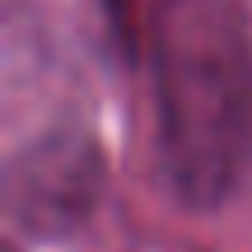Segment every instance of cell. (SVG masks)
Returning a JSON list of instances; mask_svg holds the SVG:
<instances>
[{
	"mask_svg": "<svg viewBox=\"0 0 252 252\" xmlns=\"http://www.w3.org/2000/svg\"><path fill=\"white\" fill-rule=\"evenodd\" d=\"M173 201L220 210L252 173V28L238 0H178L145 42Z\"/></svg>",
	"mask_w": 252,
	"mask_h": 252,
	"instance_id": "1",
	"label": "cell"
},
{
	"mask_svg": "<svg viewBox=\"0 0 252 252\" xmlns=\"http://www.w3.org/2000/svg\"><path fill=\"white\" fill-rule=\"evenodd\" d=\"M108 191L103 145L80 126L33 135L9 159L5 210L28 238H65L94 220Z\"/></svg>",
	"mask_w": 252,
	"mask_h": 252,
	"instance_id": "2",
	"label": "cell"
},
{
	"mask_svg": "<svg viewBox=\"0 0 252 252\" xmlns=\"http://www.w3.org/2000/svg\"><path fill=\"white\" fill-rule=\"evenodd\" d=\"M178 0H108V19H112V33L126 47V56H145V42L150 33L159 28V19Z\"/></svg>",
	"mask_w": 252,
	"mask_h": 252,
	"instance_id": "3",
	"label": "cell"
}]
</instances>
